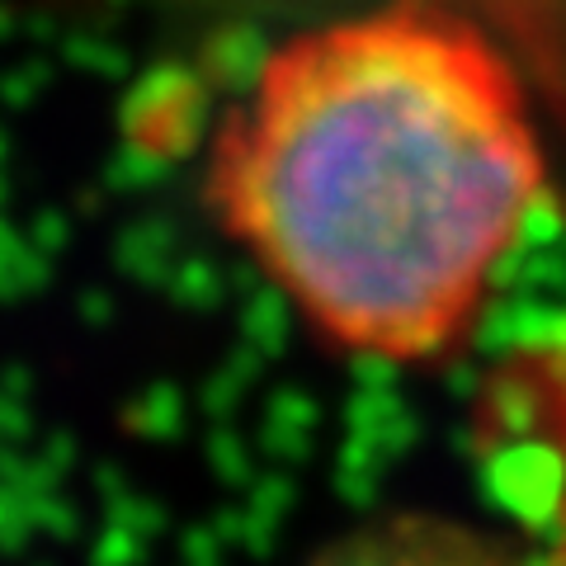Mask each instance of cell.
I'll return each mask as SVG.
<instances>
[{
    "mask_svg": "<svg viewBox=\"0 0 566 566\" xmlns=\"http://www.w3.org/2000/svg\"><path fill=\"white\" fill-rule=\"evenodd\" d=\"M307 566H520L491 534L444 515H382L345 528Z\"/></svg>",
    "mask_w": 566,
    "mask_h": 566,
    "instance_id": "2",
    "label": "cell"
},
{
    "mask_svg": "<svg viewBox=\"0 0 566 566\" xmlns=\"http://www.w3.org/2000/svg\"><path fill=\"white\" fill-rule=\"evenodd\" d=\"M547 199L524 71L449 0L283 39L227 104L203 203L316 340L368 364L458 354Z\"/></svg>",
    "mask_w": 566,
    "mask_h": 566,
    "instance_id": "1",
    "label": "cell"
}]
</instances>
